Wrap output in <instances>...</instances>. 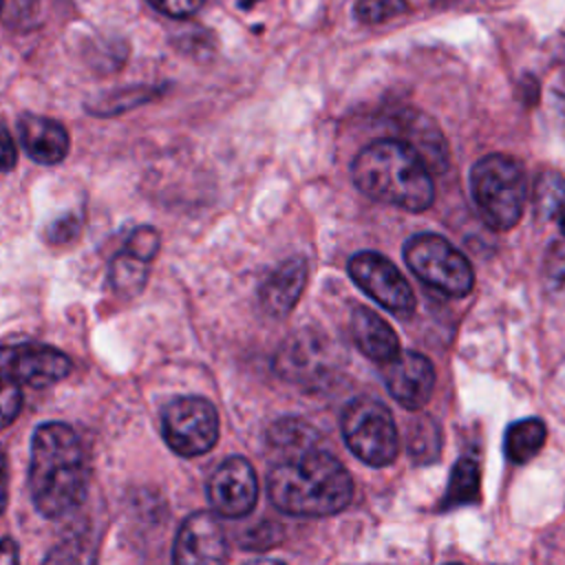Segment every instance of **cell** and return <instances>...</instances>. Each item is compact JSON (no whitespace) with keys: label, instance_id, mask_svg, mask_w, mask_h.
<instances>
[{"label":"cell","instance_id":"2","mask_svg":"<svg viewBox=\"0 0 565 565\" xmlns=\"http://www.w3.org/2000/svg\"><path fill=\"white\" fill-rule=\"evenodd\" d=\"M267 494L278 512L331 516L351 503L353 479L333 455L311 448L269 470Z\"/></svg>","mask_w":565,"mask_h":565},{"label":"cell","instance_id":"16","mask_svg":"<svg viewBox=\"0 0 565 565\" xmlns=\"http://www.w3.org/2000/svg\"><path fill=\"white\" fill-rule=\"evenodd\" d=\"M399 141H404L430 172H444L448 163V148L437 124L419 110H402L395 117Z\"/></svg>","mask_w":565,"mask_h":565},{"label":"cell","instance_id":"32","mask_svg":"<svg viewBox=\"0 0 565 565\" xmlns=\"http://www.w3.org/2000/svg\"><path fill=\"white\" fill-rule=\"evenodd\" d=\"M9 501V470H7V459L0 455V514L4 512Z\"/></svg>","mask_w":565,"mask_h":565},{"label":"cell","instance_id":"19","mask_svg":"<svg viewBox=\"0 0 565 565\" xmlns=\"http://www.w3.org/2000/svg\"><path fill=\"white\" fill-rule=\"evenodd\" d=\"M481 494V468L472 457H459L450 470L441 510H455L477 503Z\"/></svg>","mask_w":565,"mask_h":565},{"label":"cell","instance_id":"18","mask_svg":"<svg viewBox=\"0 0 565 565\" xmlns=\"http://www.w3.org/2000/svg\"><path fill=\"white\" fill-rule=\"evenodd\" d=\"M547 428L539 417L512 422L503 435V452L512 463H527L545 444Z\"/></svg>","mask_w":565,"mask_h":565},{"label":"cell","instance_id":"21","mask_svg":"<svg viewBox=\"0 0 565 565\" xmlns=\"http://www.w3.org/2000/svg\"><path fill=\"white\" fill-rule=\"evenodd\" d=\"M42 565H97V543L86 530L68 534L51 547Z\"/></svg>","mask_w":565,"mask_h":565},{"label":"cell","instance_id":"33","mask_svg":"<svg viewBox=\"0 0 565 565\" xmlns=\"http://www.w3.org/2000/svg\"><path fill=\"white\" fill-rule=\"evenodd\" d=\"M556 95H558V99H561V104H563V108H565V60H563V64H561V71H558Z\"/></svg>","mask_w":565,"mask_h":565},{"label":"cell","instance_id":"36","mask_svg":"<svg viewBox=\"0 0 565 565\" xmlns=\"http://www.w3.org/2000/svg\"><path fill=\"white\" fill-rule=\"evenodd\" d=\"M450 565H459V563H450Z\"/></svg>","mask_w":565,"mask_h":565},{"label":"cell","instance_id":"35","mask_svg":"<svg viewBox=\"0 0 565 565\" xmlns=\"http://www.w3.org/2000/svg\"><path fill=\"white\" fill-rule=\"evenodd\" d=\"M0 11H2V0H0Z\"/></svg>","mask_w":565,"mask_h":565},{"label":"cell","instance_id":"14","mask_svg":"<svg viewBox=\"0 0 565 565\" xmlns=\"http://www.w3.org/2000/svg\"><path fill=\"white\" fill-rule=\"evenodd\" d=\"M307 260L302 256L287 258L280 263L260 285L258 298L265 313L271 318H285L291 313L296 302L300 300L307 285Z\"/></svg>","mask_w":565,"mask_h":565},{"label":"cell","instance_id":"34","mask_svg":"<svg viewBox=\"0 0 565 565\" xmlns=\"http://www.w3.org/2000/svg\"><path fill=\"white\" fill-rule=\"evenodd\" d=\"M245 565H285L280 561H271V558H256V561H249Z\"/></svg>","mask_w":565,"mask_h":565},{"label":"cell","instance_id":"12","mask_svg":"<svg viewBox=\"0 0 565 565\" xmlns=\"http://www.w3.org/2000/svg\"><path fill=\"white\" fill-rule=\"evenodd\" d=\"M227 539L212 512H192L177 530L172 565H225Z\"/></svg>","mask_w":565,"mask_h":565},{"label":"cell","instance_id":"20","mask_svg":"<svg viewBox=\"0 0 565 565\" xmlns=\"http://www.w3.org/2000/svg\"><path fill=\"white\" fill-rule=\"evenodd\" d=\"M534 203L536 214L554 221L558 225V232L565 236V177L554 170H545L536 179Z\"/></svg>","mask_w":565,"mask_h":565},{"label":"cell","instance_id":"11","mask_svg":"<svg viewBox=\"0 0 565 565\" xmlns=\"http://www.w3.org/2000/svg\"><path fill=\"white\" fill-rule=\"evenodd\" d=\"M71 373V360L46 344H15L0 349V375L33 388L51 386Z\"/></svg>","mask_w":565,"mask_h":565},{"label":"cell","instance_id":"23","mask_svg":"<svg viewBox=\"0 0 565 565\" xmlns=\"http://www.w3.org/2000/svg\"><path fill=\"white\" fill-rule=\"evenodd\" d=\"M267 439H269L271 446L294 450V455H296V452L311 450L309 446L318 439V433L305 419L285 417V419H278L269 426Z\"/></svg>","mask_w":565,"mask_h":565},{"label":"cell","instance_id":"6","mask_svg":"<svg viewBox=\"0 0 565 565\" xmlns=\"http://www.w3.org/2000/svg\"><path fill=\"white\" fill-rule=\"evenodd\" d=\"M408 269L428 287L450 298L468 296L475 287L470 260L439 234H417L404 245Z\"/></svg>","mask_w":565,"mask_h":565},{"label":"cell","instance_id":"25","mask_svg":"<svg viewBox=\"0 0 565 565\" xmlns=\"http://www.w3.org/2000/svg\"><path fill=\"white\" fill-rule=\"evenodd\" d=\"M406 11V0H358L355 20L362 24H382Z\"/></svg>","mask_w":565,"mask_h":565},{"label":"cell","instance_id":"9","mask_svg":"<svg viewBox=\"0 0 565 565\" xmlns=\"http://www.w3.org/2000/svg\"><path fill=\"white\" fill-rule=\"evenodd\" d=\"M274 369L287 382L313 386L333 373L335 351L324 335L300 331L280 347L274 360Z\"/></svg>","mask_w":565,"mask_h":565},{"label":"cell","instance_id":"26","mask_svg":"<svg viewBox=\"0 0 565 565\" xmlns=\"http://www.w3.org/2000/svg\"><path fill=\"white\" fill-rule=\"evenodd\" d=\"M159 247H161V236L159 232L152 227V225H139L135 227L128 238H126V245L124 249L132 256H137L139 260H146V263H152L154 256L159 254Z\"/></svg>","mask_w":565,"mask_h":565},{"label":"cell","instance_id":"22","mask_svg":"<svg viewBox=\"0 0 565 565\" xmlns=\"http://www.w3.org/2000/svg\"><path fill=\"white\" fill-rule=\"evenodd\" d=\"M148 271L150 263L139 260L137 256L121 249L110 263V285L124 296H135L146 287Z\"/></svg>","mask_w":565,"mask_h":565},{"label":"cell","instance_id":"1","mask_svg":"<svg viewBox=\"0 0 565 565\" xmlns=\"http://www.w3.org/2000/svg\"><path fill=\"white\" fill-rule=\"evenodd\" d=\"M88 466L82 439L62 422H46L33 433L29 490L33 505L46 519L77 510L86 497Z\"/></svg>","mask_w":565,"mask_h":565},{"label":"cell","instance_id":"30","mask_svg":"<svg viewBox=\"0 0 565 565\" xmlns=\"http://www.w3.org/2000/svg\"><path fill=\"white\" fill-rule=\"evenodd\" d=\"M18 161V148L13 137L7 132V128L0 124V172L13 170Z\"/></svg>","mask_w":565,"mask_h":565},{"label":"cell","instance_id":"27","mask_svg":"<svg viewBox=\"0 0 565 565\" xmlns=\"http://www.w3.org/2000/svg\"><path fill=\"white\" fill-rule=\"evenodd\" d=\"M22 408V388L7 375H0V430L7 428Z\"/></svg>","mask_w":565,"mask_h":565},{"label":"cell","instance_id":"28","mask_svg":"<svg viewBox=\"0 0 565 565\" xmlns=\"http://www.w3.org/2000/svg\"><path fill=\"white\" fill-rule=\"evenodd\" d=\"M159 13L168 15V18H190L194 15L205 0H148Z\"/></svg>","mask_w":565,"mask_h":565},{"label":"cell","instance_id":"31","mask_svg":"<svg viewBox=\"0 0 565 565\" xmlns=\"http://www.w3.org/2000/svg\"><path fill=\"white\" fill-rule=\"evenodd\" d=\"M0 565H18V545L13 539L0 541Z\"/></svg>","mask_w":565,"mask_h":565},{"label":"cell","instance_id":"15","mask_svg":"<svg viewBox=\"0 0 565 565\" xmlns=\"http://www.w3.org/2000/svg\"><path fill=\"white\" fill-rule=\"evenodd\" d=\"M18 137L26 154L42 166L60 163L71 148L68 132L60 121L33 113L18 119Z\"/></svg>","mask_w":565,"mask_h":565},{"label":"cell","instance_id":"8","mask_svg":"<svg viewBox=\"0 0 565 565\" xmlns=\"http://www.w3.org/2000/svg\"><path fill=\"white\" fill-rule=\"evenodd\" d=\"M349 276L377 305L395 316L415 311V294L404 274L377 252H358L349 260Z\"/></svg>","mask_w":565,"mask_h":565},{"label":"cell","instance_id":"4","mask_svg":"<svg viewBox=\"0 0 565 565\" xmlns=\"http://www.w3.org/2000/svg\"><path fill=\"white\" fill-rule=\"evenodd\" d=\"M470 194L481 218L492 230L514 227L527 199L521 161L501 152L481 157L470 170Z\"/></svg>","mask_w":565,"mask_h":565},{"label":"cell","instance_id":"10","mask_svg":"<svg viewBox=\"0 0 565 565\" xmlns=\"http://www.w3.org/2000/svg\"><path fill=\"white\" fill-rule=\"evenodd\" d=\"M207 501L225 519H238L254 510L258 501V479L245 457H227L207 481Z\"/></svg>","mask_w":565,"mask_h":565},{"label":"cell","instance_id":"7","mask_svg":"<svg viewBox=\"0 0 565 565\" xmlns=\"http://www.w3.org/2000/svg\"><path fill=\"white\" fill-rule=\"evenodd\" d=\"M161 435L181 457L205 455L218 439V413L205 397H177L161 411Z\"/></svg>","mask_w":565,"mask_h":565},{"label":"cell","instance_id":"17","mask_svg":"<svg viewBox=\"0 0 565 565\" xmlns=\"http://www.w3.org/2000/svg\"><path fill=\"white\" fill-rule=\"evenodd\" d=\"M351 335L355 347L373 362L386 364L399 353V340L391 324L369 307H358L351 316Z\"/></svg>","mask_w":565,"mask_h":565},{"label":"cell","instance_id":"5","mask_svg":"<svg viewBox=\"0 0 565 565\" xmlns=\"http://www.w3.org/2000/svg\"><path fill=\"white\" fill-rule=\"evenodd\" d=\"M342 437L349 450L373 468L391 466L399 450L395 419L388 406L373 397H355L344 406Z\"/></svg>","mask_w":565,"mask_h":565},{"label":"cell","instance_id":"24","mask_svg":"<svg viewBox=\"0 0 565 565\" xmlns=\"http://www.w3.org/2000/svg\"><path fill=\"white\" fill-rule=\"evenodd\" d=\"M439 450H441L439 426L428 417L413 422V426L408 430V455L413 457V461H417V463L435 461Z\"/></svg>","mask_w":565,"mask_h":565},{"label":"cell","instance_id":"29","mask_svg":"<svg viewBox=\"0 0 565 565\" xmlns=\"http://www.w3.org/2000/svg\"><path fill=\"white\" fill-rule=\"evenodd\" d=\"M79 232V218L73 214H64L60 218H55L49 230H46V241L49 243H66L71 238H75Z\"/></svg>","mask_w":565,"mask_h":565},{"label":"cell","instance_id":"3","mask_svg":"<svg viewBox=\"0 0 565 565\" xmlns=\"http://www.w3.org/2000/svg\"><path fill=\"white\" fill-rule=\"evenodd\" d=\"M351 177L366 196L408 212H424L435 201L433 172L399 139H377L362 148Z\"/></svg>","mask_w":565,"mask_h":565},{"label":"cell","instance_id":"13","mask_svg":"<svg viewBox=\"0 0 565 565\" xmlns=\"http://www.w3.org/2000/svg\"><path fill=\"white\" fill-rule=\"evenodd\" d=\"M382 377L391 397L408 411L426 406L435 388V369L430 360L417 351H399L384 364Z\"/></svg>","mask_w":565,"mask_h":565}]
</instances>
